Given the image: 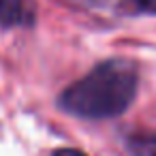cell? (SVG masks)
I'll list each match as a JSON object with an SVG mask.
<instances>
[{
  "mask_svg": "<svg viewBox=\"0 0 156 156\" xmlns=\"http://www.w3.org/2000/svg\"><path fill=\"white\" fill-rule=\"evenodd\" d=\"M137 94V69L128 60L98 64L62 94V107L79 118L103 120L122 113Z\"/></svg>",
  "mask_w": 156,
  "mask_h": 156,
  "instance_id": "1",
  "label": "cell"
},
{
  "mask_svg": "<svg viewBox=\"0 0 156 156\" xmlns=\"http://www.w3.org/2000/svg\"><path fill=\"white\" fill-rule=\"evenodd\" d=\"M30 7L26 0H0V24L17 26L30 22Z\"/></svg>",
  "mask_w": 156,
  "mask_h": 156,
  "instance_id": "2",
  "label": "cell"
},
{
  "mask_svg": "<svg viewBox=\"0 0 156 156\" xmlns=\"http://www.w3.org/2000/svg\"><path fill=\"white\" fill-rule=\"evenodd\" d=\"M128 150L133 156H156V137H133Z\"/></svg>",
  "mask_w": 156,
  "mask_h": 156,
  "instance_id": "3",
  "label": "cell"
},
{
  "mask_svg": "<svg viewBox=\"0 0 156 156\" xmlns=\"http://www.w3.org/2000/svg\"><path fill=\"white\" fill-rule=\"evenodd\" d=\"M56 156H83V154H79V152H75V150H60Z\"/></svg>",
  "mask_w": 156,
  "mask_h": 156,
  "instance_id": "4",
  "label": "cell"
}]
</instances>
